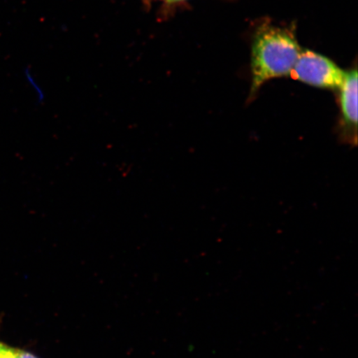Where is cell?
Listing matches in <instances>:
<instances>
[{
	"label": "cell",
	"instance_id": "8992f818",
	"mask_svg": "<svg viewBox=\"0 0 358 358\" xmlns=\"http://www.w3.org/2000/svg\"><path fill=\"white\" fill-rule=\"evenodd\" d=\"M166 1L170 2V3H176V2L182 1V0H166Z\"/></svg>",
	"mask_w": 358,
	"mask_h": 358
},
{
	"label": "cell",
	"instance_id": "277c9868",
	"mask_svg": "<svg viewBox=\"0 0 358 358\" xmlns=\"http://www.w3.org/2000/svg\"><path fill=\"white\" fill-rule=\"evenodd\" d=\"M0 358H15L13 348L0 343Z\"/></svg>",
	"mask_w": 358,
	"mask_h": 358
},
{
	"label": "cell",
	"instance_id": "7a4b0ae2",
	"mask_svg": "<svg viewBox=\"0 0 358 358\" xmlns=\"http://www.w3.org/2000/svg\"><path fill=\"white\" fill-rule=\"evenodd\" d=\"M295 80L311 86L338 89L346 73L326 57L312 51L301 52L290 74Z\"/></svg>",
	"mask_w": 358,
	"mask_h": 358
},
{
	"label": "cell",
	"instance_id": "3957f363",
	"mask_svg": "<svg viewBox=\"0 0 358 358\" xmlns=\"http://www.w3.org/2000/svg\"><path fill=\"white\" fill-rule=\"evenodd\" d=\"M340 110L342 128L348 140L357 143V71L346 73L340 87Z\"/></svg>",
	"mask_w": 358,
	"mask_h": 358
},
{
	"label": "cell",
	"instance_id": "5b68a950",
	"mask_svg": "<svg viewBox=\"0 0 358 358\" xmlns=\"http://www.w3.org/2000/svg\"><path fill=\"white\" fill-rule=\"evenodd\" d=\"M13 353H15V358H38L28 352L20 350V349L13 348Z\"/></svg>",
	"mask_w": 358,
	"mask_h": 358
},
{
	"label": "cell",
	"instance_id": "6da1fadb",
	"mask_svg": "<svg viewBox=\"0 0 358 358\" xmlns=\"http://www.w3.org/2000/svg\"><path fill=\"white\" fill-rule=\"evenodd\" d=\"M301 53L292 30L268 24L259 26L252 45L250 94L270 79L289 75Z\"/></svg>",
	"mask_w": 358,
	"mask_h": 358
}]
</instances>
